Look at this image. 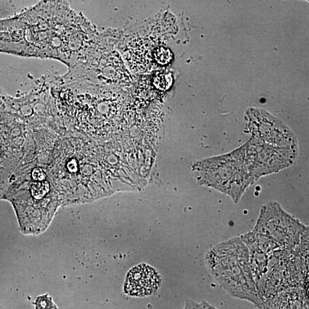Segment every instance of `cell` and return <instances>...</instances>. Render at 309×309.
Masks as SVG:
<instances>
[{
    "label": "cell",
    "mask_w": 309,
    "mask_h": 309,
    "mask_svg": "<svg viewBox=\"0 0 309 309\" xmlns=\"http://www.w3.org/2000/svg\"><path fill=\"white\" fill-rule=\"evenodd\" d=\"M77 19L67 2H41L0 20V52L56 59L72 68L79 51Z\"/></svg>",
    "instance_id": "1"
},
{
    "label": "cell",
    "mask_w": 309,
    "mask_h": 309,
    "mask_svg": "<svg viewBox=\"0 0 309 309\" xmlns=\"http://www.w3.org/2000/svg\"><path fill=\"white\" fill-rule=\"evenodd\" d=\"M162 281L161 275L154 268L140 264L131 269L127 274L124 292L131 296H147L157 292Z\"/></svg>",
    "instance_id": "2"
},
{
    "label": "cell",
    "mask_w": 309,
    "mask_h": 309,
    "mask_svg": "<svg viewBox=\"0 0 309 309\" xmlns=\"http://www.w3.org/2000/svg\"><path fill=\"white\" fill-rule=\"evenodd\" d=\"M33 304L35 309H58L53 298L48 294L39 295Z\"/></svg>",
    "instance_id": "3"
},
{
    "label": "cell",
    "mask_w": 309,
    "mask_h": 309,
    "mask_svg": "<svg viewBox=\"0 0 309 309\" xmlns=\"http://www.w3.org/2000/svg\"><path fill=\"white\" fill-rule=\"evenodd\" d=\"M154 58L161 65H166L172 59V54L170 50L165 48H158L154 51Z\"/></svg>",
    "instance_id": "4"
},
{
    "label": "cell",
    "mask_w": 309,
    "mask_h": 309,
    "mask_svg": "<svg viewBox=\"0 0 309 309\" xmlns=\"http://www.w3.org/2000/svg\"><path fill=\"white\" fill-rule=\"evenodd\" d=\"M154 84L158 88L166 90L170 87L172 84V78L168 75H160L154 78Z\"/></svg>",
    "instance_id": "5"
},
{
    "label": "cell",
    "mask_w": 309,
    "mask_h": 309,
    "mask_svg": "<svg viewBox=\"0 0 309 309\" xmlns=\"http://www.w3.org/2000/svg\"><path fill=\"white\" fill-rule=\"evenodd\" d=\"M33 177L35 181H44L45 173L42 168H36L33 172Z\"/></svg>",
    "instance_id": "6"
}]
</instances>
